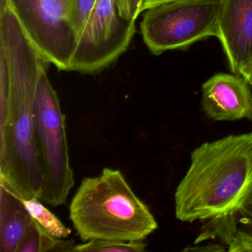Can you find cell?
Here are the masks:
<instances>
[{
	"label": "cell",
	"instance_id": "3957f363",
	"mask_svg": "<svg viewBox=\"0 0 252 252\" xmlns=\"http://www.w3.org/2000/svg\"><path fill=\"white\" fill-rule=\"evenodd\" d=\"M69 209L76 234L84 242L143 241L158 226L122 172L111 168L84 178Z\"/></svg>",
	"mask_w": 252,
	"mask_h": 252
},
{
	"label": "cell",
	"instance_id": "7a4b0ae2",
	"mask_svg": "<svg viewBox=\"0 0 252 252\" xmlns=\"http://www.w3.org/2000/svg\"><path fill=\"white\" fill-rule=\"evenodd\" d=\"M252 192V132L231 135L191 153L175 191V215L191 222L239 214Z\"/></svg>",
	"mask_w": 252,
	"mask_h": 252
},
{
	"label": "cell",
	"instance_id": "5b68a950",
	"mask_svg": "<svg viewBox=\"0 0 252 252\" xmlns=\"http://www.w3.org/2000/svg\"><path fill=\"white\" fill-rule=\"evenodd\" d=\"M224 0H174L147 10L141 23L144 43L155 55L188 48L218 36Z\"/></svg>",
	"mask_w": 252,
	"mask_h": 252
},
{
	"label": "cell",
	"instance_id": "4fadbf2b",
	"mask_svg": "<svg viewBox=\"0 0 252 252\" xmlns=\"http://www.w3.org/2000/svg\"><path fill=\"white\" fill-rule=\"evenodd\" d=\"M147 244L143 241L121 242L106 240H91L82 244L75 245L76 252H143Z\"/></svg>",
	"mask_w": 252,
	"mask_h": 252
},
{
	"label": "cell",
	"instance_id": "e0dca14e",
	"mask_svg": "<svg viewBox=\"0 0 252 252\" xmlns=\"http://www.w3.org/2000/svg\"><path fill=\"white\" fill-rule=\"evenodd\" d=\"M174 0H142L141 6V13L157 6V5H161V4L166 3V2H171Z\"/></svg>",
	"mask_w": 252,
	"mask_h": 252
},
{
	"label": "cell",
	"instance_id": "52a82bcc",
	"mask_svg": "<svg viewBox=\"0 0 252 252\" xmlns=\"http://www.w3.org/2000/svg\"><path fill=\"white\" fill-rule=\"evenodd\" d=\"M135 33V22L121 17L115 0H98L76 40L72 71H99L126 51Z\"/></svg>",
	"mask_w": 252,
	"mask_h": 252
},
{
	"label": "cell",
	"instance_id": "2e32d148",
	"mask_svg": "<svg viewBox=\"0 0 252 252\" xmlns=\"http://www.w3.org/2000/svg\"><path fill=\"white\" fill-rule=\"evenodd\" d=\"M141 2L142 0H115L119 15L130 22L136 21L141 14Z\"/></svg>",
	"mask_w": 252,
	"mask_h": 252
},
{
	"label": "cell",
	"instance_id": "9a60e30c",
	"mask_svg": "<svg viewBox=\"0 0 252 252\" xmlns=\"http://www.w3.org/2000/svg\"><path fill=\"white\" fill-rule=\"evenodd\" d=\"M98 0H73L70 23L75 33L80 34Z\"/></svg>",
	"mask_w": 252,
	"mask_h": 252
},
{
	"label": "cell",
	"instance_id": "8992f818",
	"mask_svg": "<svg viewBox=\"0 0 252 252\" xmlns=\"http://www.w3.org/2000/svg\"><path fill=\"white\" fill-rule=\"evenodd\" d=\"M28 37L48 63L69 70L77 35L70 23L73 0H7Z\"/></svg>",
	"mask_w": 252,
	"mask_h": 252
},
{
	"label": "cell",
	"instance_id": "7c38bea8",
	"mask_svg": "<svg viewBox=\"0 0 252 252\" xmlns=\"http://www.w3.org/2000/svg\"><path fill=\"white\" fill-rule=\"evenodd\" d=\"M58 240L48 234L34 219L22 239L17 252H53Z\"/></svg>",
	"mask_w": 252,
	"mask_h": 252
},
{
	"label": "cell",
	"instance_id": "9c48e42d",
	"mask_svg": "<svg viewBox=\"0 0 252 252\" xmlns=\"http://www.w3.org/2000/svg\"><path fill=\"white\" fill-rule=\"evenodd\" d=\"M218 38L231 72L240 76L252 60V0H224Z\"/></svg>",
	"mask_w": 252,
	"mask_h": 252
},
{
	"label": "cell",
	"instance_id": "8fae6325",
	"mask_svg": "<svg viewBox=\"0 0 252 252\" xmlns=\"http://www.w3.org/2000/svg\"><path fill=\"white\" fill-rule=\"evenodd\" d=\"M22 200L29 213L50 235L57 239L67 238L70 235L71 230L42 205L38 197Z\"/></svg>",
	"mask_w": 252,
	"mask_h": 252
},
{
	"label": "cell",
	"instance_id": "6da1fadb",
	"mask_svg": "<svg viewBox=\"0 0 252 252\" xmlns=\"http://www.w3.org/2000/svg\"><path fill=\"white\" fill-rule=\"evenodd\" d=\"M0 51L5 54L9 75L8 101L0 112V182L22 199L39 198L42 174L33 104L41 73L49 63L6 3L0 7Z\"/></svg>",
	"mask_w": 252,
	"mask_h": 252
},
{
	"label": "cell",
	"instance_id": "5bb4252c",
	"mask_svg": "<svg viewBox=\"0 0 252 252\" xmlns=\"http://www.w3.org/2000/svg\"><path fill=\"white\" fill-rule=\"evenodd\" d=\"M241 225L236 229L235 234L228 246V252H252V217L240 220Z\"/></svg>",
	"mask_w": 252,
	"mask_h": 252
},
{
	"label": "cell",
	"instance_id": "ac0fdd59",
	"mask_svg": "<svg viewBox=\"0 0 252 252\" xmlns=\"http://www.w3.org/2000/svg\"><path fill=\"white\" fill-rule=\"evenodd\" d=\"M240 76L243 77L245 81L252 87V60L242 69Z\"/></svg>",
	"mask_w": 252,
	"mask_h": 252
},
{
	"label": "cell",
	"instance_id": "277c9868",
	"mask_svg": "<svg viewBox=\"0 0 252 252\" xmlns=\"http://www.w3.org/2000/svg\"><path fill=\"white\" fill-rule=\"evenodd\" d=\"M33 121L42 174L39 199L54 206L67 202L74 186L65 119L46 70L41 73L33 104Z\"/></svg>",
	"mask_w": 252,
	"mask_h": 252
},
{
	"label": "cell",
	"instance_id": "ba28073f",
	"mask_svg": "<svg viewBox=\"0 0 252 252\" xmlns=\"http://www.w3.org/2000/svg\"><path fill=\"white\" fill-rule=\"evenodd\" d=\"M249 85L237 75H215L202 86L203 111L218 122L243 118L252 122V94Z\"/></svg>",
	"mask_w": 252,
	"mask_h": 252
},
{
	"label": "cell",
	"instance_id": "30bf717a",
	"mask_svg": "<svg viewBox=\"0 0 252 252\" xmlns=\"http://www.w3.org/2000/svg\"><path fill=\"white\" fill-rule=\"evenodd\" d=\"M33 220L21 197L0 182V252H17Z\"/></svg>",
	"mask_w": 252,
	"mask_h": 252
},
{
	"label": "cell",
	"instance_id": "d6986e66",
	"mask_svg": "<svg viewBox=\"0 0 252 252\" xmlns=\"http://www.w3.org/2000/svg\"><path fill=\"white\" fill-rule=\"evenodd\" d=\"M247 205H249V207H250V213L252 216V194H251L250 198H249V201H248ZM246 205V206H247Z\"/></svg>",
	"mask_w": 252,
	"mask_h": 252
}]
</instances>
